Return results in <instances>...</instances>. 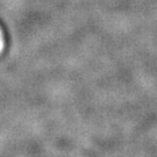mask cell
Here are the masks:
<instances>
[{
	"label": "cell",
	"instance_id": "6da1fadb",
	"mask_svg": "<svg viewBox=\"0 0 157 157\" xmlns=\"http://www.w3.org/2000/svg\"><path fill=\"white\" fill-rule=\"evenodd\" d=\"M4 49H5V37H4V32L0 27V55L2 54Z\"/></svg>",
	"mask_w": 157,
	"mask_h": 157
}]
</instances>
